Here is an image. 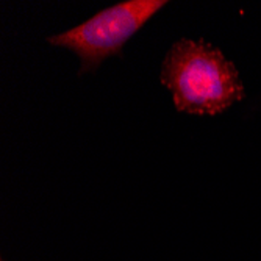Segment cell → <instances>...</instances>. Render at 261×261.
<instances>
[{
    "label": "cell",
    "mask_w": 261,
    "mask_h": 261,
    "mask_svg": "<svg viewBox=\"0 0 261 261\" xmlns=\"http://www.w3.org/2000/svg\"><path fill=\"white\" fill-rule=\"evenodd\" d=\"M161 82L180 111L219 114L244 97L236 67L203 41L181 39L166 55Z\"/></svg>",
    "instance_id": "1"
},
{
    "label": "cell",
    "mask_w": 261,
    "mask_h": 261,
    "mask_svg": "<svg viewBox=\"0 0 261 261\" xmlns=\"http://www.w3.org/2000/svg\"><path fill=\"white\" fill-rule=\"evenodd\" d=\"M164 0H128L113 5L82 25L52 36L50 44L74 50L89 69L119 54L122 45L163 7Z\"/></svg>",
    "instance_id": "2"
}]
</instances>
